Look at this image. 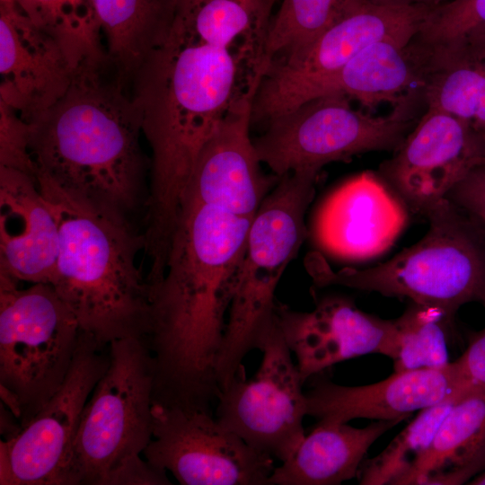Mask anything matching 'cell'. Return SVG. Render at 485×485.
<instances>
[{
	"mask_svg": "<svg viewBox=\"0 0 485 485\" xmlns=\"http://www.w3.org/2000/svg\"><path fill=\"white\" fill-rule=\"evenodd\" d=\"M447 198L479 221L485 220V161L473 167Z\"/></svg>",
	"mask_w": 485,
	"mask_h": 485,
	"instance_id": "cell-34",
	"label": "cell"
},
{
	"mask_svg": "<svg viewBox=\"0 0 485 485\" xmlns=\"http://www.w3.org/2000/svg\"><path fill=\"white\" fill-rule=\"evenodd\" d=\"M469 394L472 393L459 391L439 403L421 410L380 454L364 460L357 476L359 484L400 485L430 445L452 405Z\"/></svg>",
	"mask_w": 485,
	"mask_h": 485,
	"instance_id": "cell-27",
	"label": "cell"
},
{
	"mask_svg": "<svg viewBox=\"0 0 485 485\" xmlns=\"http://www.w3.org/2000/svg\"><path fill=\"white\" fill-rule=\"evenodd\" d=\"M39 189L58 223L59 251L51 284L81 330L102 346L146 339L149 284L137 264L143 233L132 221L58 186L38 171Z\"/></svg>",
	"mask_w": 485,
	"mask_h": 485,
	"instance_id": "cell-4",
	"label": "cell"
},
{
	"mask_svg": "<svg viewBox=\"0 0 485 485\" xmlns=\"http://www.w3.org/2000/svg\"><path fill=\"white\" fill-rule=\"evenodd\" d=\"M428 10L351 0L313 44L269 63L253 99L251 123L267 122L316 97L368 45L384 39L411 40Z\"/></svg>",
	"mask_w": 485,
	"mask_h": 485,
	"instance_id": "cell-10",
	"label": "cell"
},
{
	"mask_svg": "<svg viewBox=\"0 0 485 485\" xmlns=\"http://www.w3.org/2000/svg\"><path fill=\"white\" fill-rule=\"evenodd\" d=\"M277 321L305 383L340 362L377 353L394 360L398 352L393 320L366 313L347 297L327 295L309 312L278 303Z\"/></svg>",
	"mask_w": 485,
	"mask_h": 485,
	"instance_id": "cell-15",
	"label": "cell"
},
{
	"mask_svg": "<svg viewBox=\"0 0 485 485\" xmlns=\"http://www.w3.org/2000/svg\"><path fill=\"white\" fill-rule=\"evenodd\" d=\"M351 0H282L271 18L265 43L266 69L276 57L313 44Z\"/></svg>",
	"mask_w": 485,
	"mask_h": 485,
	"instance_id": "cell-29",
	"label": "cell"
},
{
	"mask_svg": "<svg viewBox=\"0 0 485 485\" xmlns=\"http://www.w3.org/2000/svg\"><path fill=\"white\" fill-rule=\"evenodd\" d=\"M15 4L31 22L51 32L94 11L92 0H15Z\"/></svg>",
	"mask_w": 485,
	"mask_h": 485,
	"instance_id": "cell-32",
	"label": "cell"
},
{
	"mask_svg": "<svg viewBox=\"0 0 485 485\" xmlns=\"http://www.w3.org/2000/svg\"><path fill=\"white\" fill-rule=\"evenodd\" d=\"M408 207L377 174L360 172L333 190L321 203L313 235L326 253L350 260L387 251L408 222Z\"/></svg>",
	"mask_w": 485,
	"mask_h": 485,
	"instance_id": "cell-18",
	"label": "cell"
},
{
	"mask_svg": "<svg viewBox=\"0 0 485 485\" xmlns=\"http://www.w3.org/2000/svg\"><path fill=\"white\" fill-rule=\"evenodd\" d=\"M411 41L434 56L485 48V0H446L429 8Z\"/></svg>",
	"mask_w": 485,
	"mask_h": 485,
	"instance_id": "cell-28",
	"label": "cell"
},
{
	"mask_svg": "<svg viewBox=\"0 0 485 485\" xmlns=\"http://www.w3.org/2000/svg\"><path fill=\"white\" fill-rule=\"evenodd\" d=\"M260 82L251 83L234 102L203 146L184 199L252 220L273 189L275 180L262 172L250 136L252 103Z\"/></svg>",
	"mask_w": 485,
	"mask_h": 485,
	"instance_id": "cell-16",
	"label": "cell"
},
{
	"mask_svg": "<svg viewBox=\"0 0 485 485\" xmlns=\"http://www.w3.org/2000/svg\"><path fill=\"white\" fill-rule=\"evenodd\" d=\"M481 304L485 308V301ZM454 363L462 388L472 393L485 392V327L471 334L465 351Z\"/></svg>",
	"mask_w": 485,
	"mask_h": 485,
	"instance_id": "cell-33",
	"label": "cell"
},
{
	"mask_svg": "<svg viewBox=\"0 0 485 485\" xmlns=\"http://www.w3.org/2000/svg\"><path fill=\"white\" fill-rule=\"evenodd\" d=\"M393 322L398 340L394 372L440 368L450 363L446 330L452 323L442 310L411 302Z\"/></svg>",
	"mask_w": 485,
	"mask_h": 485,
	"instance_id": "cell-30",
	"label": "cell"
},
{
	"mask_svg": "<svg viewBox=\"0 0 485 485\" xmlns=\"http://www.w3.org/2000/svg\"><path fill=\"white\" fill-rule=\"evenodd\" d=\"M30 125L0 101V166L21 171L32 177L38 169L30 152Z\"/></svg>",
	"mask_w": 485,
	"mask_h": 485,
	"instance_id": "cell-31",
	"label": "cell"
},
{
	"mask_svg": "<svg viewBox=\"0 0 485 485\" xmlns=\"http://www.w3.org/2000/svg\"><path fill=\"white\" fill-rule=\"evenodd\" d=\"M316 375L305 396L307 416L317 422L404 420L412 412L437 404L454 392H468L460 386L454 362L440 368L393 372L383 381L361 386L340 385L320 374Z\"/></svg>",
	"mask_w": 485,
	"mask_h": 485,
	"instance_id": "cell-19",
	"label": "cell"
},
{
	"mask_svg": "<svg viewBox=\"0 0 485 485\" xmlns=\"http://www.w3.org/2000/svg\"><path fill=\"white\" fill-rule=\"evenodd\" d=\"M375 3L395 4V5H410V6H424L434 7L446 0H370Z\"/></svg>",
	"mask_w": 485,
	"mask_h": 485,
	"instance_id": "cell-35",
	"label": "cell"
},
{
	"mask_svg": "<svg viewBox=\"0 0 485 485\" xmlns=\"http://www.w3.org/2000/svg\"><path fill=\"white\" fill-rule=\"evenodd\" d=\"M144 459L181 485H269L274 458L223 425L211 409L154 401Z\"/></svg>",
	"mask_w": 485,
	"mask_h": 485,
	"instance_id": "cell-11",
	"label": "cell"
},
{
	"mask_svg": "<svg viewBox=\"0 0 485 485\" xmlns=\"http://www.w3.org/2000/svg\"><path fill=\"white\" fill-rule=\"evenodd\" d=\"M423 103L466 126L485 149V50L428 56Z\"/></svg>",
	"mask_w": 485,
	"mask_h": 485,
	"instance_id": "cell-25",
	"label": "cell"
},
{
	"mask_svg": "<svg viewBox=\"0 0 485 485\" xmlns=\"http://www.w3.org/2000/svg\"><path fill=\"white\" fill-rule=\"evenodd\" d=\"M480 222H481L483 225H485V220L484 221H480Z\"/></svg>",
	"mask_w": 485,
	"mask_h": 485,
	"instance_id": "cell-38",
	"label": "cell"
},
{
	"mask_svg": "<svg viewBox=\"0 0 485 485\" xmlns=\"http://www.w3.org/2000/svg\"><path fill=\"white\" fill-rule=\"evenodd\" d=\"M425 216L417 243L366 269L334 270L318 251L304 264L315 286H342L437 307L452 323L465 304L485 301V225L448 198Z\"/></svg>",
	"mask_w": 485,
	"mask_h": 485,
	"instance_id": "cell-6",
	"label": "cell"
},
{
	"mask_svg": "<svg viewBox=\"0 0 485 485\" xmlns=\"http://www.w3.org/2000/svg\"><path fill=\"white\" fill-rule=\"evenodd\" d=\"M106 52L131 86L150 54L165 40L179 0H92Z\"/></svg>",
	"mask_w": 485,
	"mask_h": 485,
	"instance_id": "cell-24",
	"label": "cell"
},
{
	"mask_svg": "<svg viewBox=\"0 0 485 485\" xmlns=\"http://www.w3.org/2000/svg\"><path fill=\"white\" fill-rule=\"evenodd\" d=\"M402 420H375L361 428L317 422L294 454L275 467L269 485H338L351 480L371 445Z\"/></svg>",
	"mask_w": 485,
	"mask_h": 485,
	"instance_id": "cell-22",
	"label": "cell"
},
{
	"mask_svg": "<svg viewBox=\"0 0 485 485\" xmlns=\"http://www.w3.org/2000/svg\"><path fill=\"white\" fill-rule=\"evenodd\" d=\"M484 161L485 149L464 124L426 108L379 176L408 208L425 216Z\"/></svg>",
	"mask_w": 485,
	"mask_h": 485,
	"instance_id": "cell-14",
	"label": "cell"
},
{
	"mask_svg": "<svg viewBox=\"0 0 485 485\" xmlns=\"http://www.w3.org/2000/svg\"><path fill=\"white\" fill-rule=\"evenodd\" d=\"M252 83L242 57L174 29L150 54L131 91L152 152L144 228L166 242L177 224L198 155Z\"/></svg>",
	"mask_w": 485,
	"mask_h": 485,
	"instance_id": "cell-2",
	"label": "cell"
},
{
	"mask_svg": "<svg viewBox=\"0 0 485 485\" xmlns=\"http://www.w3.org/2000/svg\"><path fill=\"white\" fill-rule=\"evenodd\" d=\"M258 370L246 378L242 367L221 388L216 417L249 445L285 462L305 436L304 381L278 321L260 350Z\"/></svg>",
	"mask_w": 485,
	"mask_h": 485,
	"instance_id": "cell-12",
	"label": "cell"
},
{
	"mask_svg": "<svg viewBox=\"0 0 485 485\" xmlns=\"http://www.w3.org/2000/svg\"><path fill=\"white\" fill-rule=\"evenodd\" d=\"M274 2H276V0H273Z\"/></svg>",
	"mask_w": 485,
	"mask_h": 485,
	"instance_id": "cell-39",
	"label": "cell"
},
{
	"mask_svg": "<svg viewBox=\"0 0 485 485\" xmlns=\"http://www.w3.org/2000/svg\"><path fill=\"white\" fill-rule=\"evenodd\" d=\"M84 57L31 22L15 0L0 3V101L25 122L35 120L66 93Z\"/></svg>",
	"mask_w": 485,
	"mask_h": 485,
	"instance_id": "cell-17",
	"label": "cell"
},
{
	"mask_svg": "<svg viewBox=\"0 0 485 485\" xmlns=\"http://www.w3.org/2000/svg\"><path fill=\"white\" fill-rule=\"evenodd\" d=\"M273 0H179L175 20L202 41L238 54L264 74Z\"/></svg>",
	"mask_w": 485,
	"mask_h": 485,
	"instance_id": "cell-23",
	"label": "cell"
},
{
	"mask_svg": "<svg viewBox=\"0 0 485 485\" xmlns=\"http://www.w3.org/2000/svg\"><path fill=\"white\" fill-rule=\"evenodd\" d=\"M426 74V58L410 40L384 39L363 48L317 96L341 93L366 107H395L422 95Z\"/></svg>",
	"mask_w": 485,
	"mask_h": 485,
	"instance_id": "cell-21",
	"label": "cell"
},
{
	"mask_svg": "<svg viewBox=\"0 0 485 485\" xmlns=\"http://www.w3.org/2000/svg\"><path fill=\"white\" fill-rule=\"evenodd\" d=\"M19 283L0 273L1 398L22 428L64 383L82 330L51 284Z\"/></svg>",
	"mask_w": 485,
	"mask_h": 485,
	"instance_id": "cell-8",
	"label": "cell"
},
{
	"mask_svg": "<svg viewBox=\"0 0 485 485\" xmlns=\"http://www.w3.org/2000/svg\"><path fill=\"white\" fill-rule=\"evenodd\" d=\"M418 104L410 99L387 116L375 117L355 110L344 94H324L270 119L253 144L277 177L318 173L325 164L357 154L395 150L418 121Z\"/></svg>",
	"mask_w": 485,
	"mask_h": 485,
	"instance_id": "cell-9",
	"label": "cell"
},
{
	"mask_svg": "<svg viewBox=\"0 0 485 485\" xmlns=\"http://www.w3.org/2000/svg\"><path fill=\"white\" fill-rule=\"evenodd\" d=\"M12 1H14V0H0V3H4V2H12Z\"/></svg>",
	"mask_w": 485,
	"mask_h": 485,
	"instance_id": "cell-37",
	"label": "cell"
},
{
	"mask_svg": "<svg viewBox=\"0 0 485 485\" xmlns=\"http://www.w3.org/2000/svg\"><path fill=\"white\" fill-rule=\"evenodd\" d=\"M251 219L184 199L162 278L149 286L154 401L210 408Z\"/></svg>",
	"mask_w": 485,
	"mask_h": 485,
	"instance_id": "cell-1",
	"label": "cell"
},
{
	"mask_svg": "<svg viewBox=\"0 0 485 485\" xmlns=\"http://www.w3.org/2000/svg\"><path fill=\"white\" fill-rule=\"evenodd\" d=\"M317 175L296 172L279 177L251 222L217 358L220 389L243 367L250 352L260 350L276 325L275 292L307 236L304 217Z\"/></svg>",
	"mask_w": 485,
	"mask_h": 485,
	"instance_id": "cell-7",
	"label": "cell"
},
{
	"mask_svg": "<svg viewBox=\"0 0 485 485\" xmlns=\"http://www.w3.org/2000/svg\"><path fill=\"white\" fill-rule=\"evenodd\" d=\"M58 251V223L37 179L0 166V273L50 283Z\"/></svg>",
	"mask_w": 485,
	"mask_h": 485,
	"instance_id": "cell-20",
	"label": "cell"
},
{
	"mask_svg": "<svg viewBox=\"0 0 485 485\" xmlns=\"http://www.w3.org/2000/svg\"><path fill=\"white\" fill-rule=\"evenodd\" d=\"M109 366L84 409L58 485H169L141 458L153 436L155 363L146 339L109 345Z\"/></svg>",
	"mask_w": 485,
	"mask_h": 485,
	"instance_id": "cell-5",
	"label": "cell"
},
{
	"mask_svg": "<svg viewBox=\"0 0 485 485\" xmlns=\"http://www.w3.org/2000/svg\"><path fill=\"white\" fill-rule=\"evenodd\" d=\"M104 347L82 331L60 388L15 435L1 439V485H58L85 404L109 366Z\"/></svg>",
	"mask_w": 485,
	"mask_h": 485,
	"instance_id": "cell-13",
	"label": "cell"
},
{
	"mask_svg": "<svg viewBox=\"0 0 485 485\" xmlns=\"http://www.w3.org/2000/svg\"><path fill=\"white\" fill-rule=\"evenodd\" d=\"M468 484L471 485H485V471L472 478Z\"/></svg>",
	"mask_w": 485,
	"mask_h": 485,
	"instance_id": "cell-36",
	"label": "cell"
},
{
	"mask_svg": "<svg viewBox=\"0 0 485 485\" xmlns=\"http://www.w3.org/2000/svg\"><path fill=\"white\" fill-rule=\"evenodd\" d=\"M28 124L38 171L62 189L130 221L146 210L141 111L105 49L81 59L66 93Z\"/></svg>",
	"mask_w": 485,
	"mask_h": 485,
	"instance_id": "cell-3",
	"label": "cell"
},
{
	"mask_svg": "<svg viewBox=\"0 0 485 485\" xmlns=\"http://www.w3.org/2000/svg\"><path fill=\"white\" fill-rule=\"evenodd\" d=\"M485 446V392L456 401L439 424L423 454L400 485L432 484L460 468Z\"/></svg>",
	"mask_w": 485,
	"mask_h": 485,
	"instance_id": "cell-26",
	"label": "cell"
}]
</instances>
